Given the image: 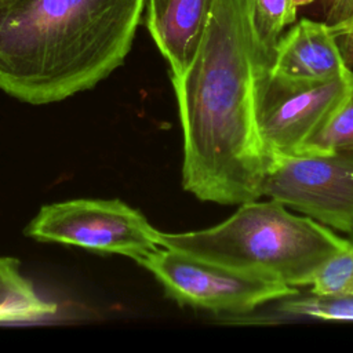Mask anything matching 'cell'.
<instances>
[{"mask_svg": "<svg viewBox=\"0 0 353 353\" xmlns=\"http://www.w3.org/2000/svg\"><path fill=\"white\" fill-rule=\"evenodd\" d=\"M273 54L255 33L251 0H215L189 68L171 77L183 135L182 188L201 201L261 199L272 157L258 130L259 80Z\"/></svg>", "mask_w": 353, "mask_h": 353, "instance_id": "cell-1", "label": "cell"}, {"mask_svg": "<svg viewBox=\"0 0 353 353\" xmlns=\"http://www.w3.org/2000/svg\"><path fill=\"white\" fill-rule=\"evenodd\" d=\"M146 0H0V90L63 101L121 66Z\"/></svg>", "mask_w": 353, "mask_h": 353, "instance_id": "cell-2", "label": "cell"}, {"mask_svg": "<svg viewBox=\"0 0 353 353\" xmlns=\"http://www.w3.org/2000/svg\"><path fill=\"white\" fill-rule=\"evenodd\" d=\"M160 240L163 247L295 288L309 287L317 268L352 243L272 199L241 203L207 229L161 232Z\"/></svg>", "mask_w": 353, "mask_h": 353, "instance_id": "cell-3", "label": "cell"}, {"mask_svg": "<svg viewBox=\"0 0 353 353\" xmlns=\"http://www.w3.org/2000/svg\"><path fill=\"white\" fill-rule=\"evenodd\" d=\"M138 263L154 276L165 295L179 306L218 314H247L259 306L299 292V288L284 283L239 272L163 245Z\"/></svg>", "mask_w": 353, "mask_h": 353, "instance_id": "cell-4", "label": "cell"}, {"mask_svg": "<svg viewBox=\"0 0 353 353\" xmlns=\"http://www.w3.org/2000/svg\"><path fill=\"white\" fill-rule=\"evenodd\" d=\"M23 232L37 241L117 254L135 262L161 247V232L139 210L119 199H76L43 205Z\"/></svg>", "mask_w": 353, "mask_h": 353, "instance_id": "cell-5", "label": "cell"}, {"mask_svg": "<svg viewBox=\"0 0 353 353\" xmlns=\"http://www.w3.org/2000/svg\"><path fill=\"white\" fill-rule=\"evenodd\" d=\"M261 196L353 236V154H276L262 181Z\"/></svg>", "mask_w": 353, "mask_h": 353, "instance_id": "cell-6", "label": "cell"}, {"mask_svg": "<svg viewBox=\"0 0 353 353\" xmlns=\"http://www.w3.org/2000/svg\"><path fill=\"white\" fill-rule=\"evenodd\" d=\"M352 73V72H350ZM328 81H292L265 70L259 80L256 119L270 157L296 153L342 99L349 76Z\"/></svg>", "mask_w": 353, "mask_h": 353, "instance_id": "cell-7", "label": "cell"}, {"mask_svg": "<svg viewBox=\"0 0 353 353\" xmlns=\"http://www.w3.org/2000/svg\"><path fill=\"white\" fill-rule=\"evenodd\" d=\"M352 72L327 22L301 19L274 47L270 73L292 81H328Z\"/></svg>", "mask_w": 353, "mask_h": 353, "instance_id": "cell-8", "label": "cell"}, {"mask_svg": "<svg viewBox=\"0 0 353 353\" xmlns=\"http://www.w3.org/2000/svg\"><path fill=\"white\" fill-rule=\"evenodd\" d=\"M145 25L170 66L181 76L203 40L215 0H146Z\"/></svg>", "mask_w": 353, "mask_h": 353, "instance_id": "cell-9", "label": "cell"}, {"mask_svg": "<svg viewBox=\"0 0 353 353\" xmlns=\"http://www.w3.org/2000/svg\"><path fill=\"white\" fill-rule=\"evenodd\" d=\"M57 310V303L46 301L22 274L19 259L0 255V324L34 321Z\"/></svg>", "mask_w": 353, "mask_h": 353, "instance_id": "cell-10", "label": "cell"}, {"mask_svg": "<svg viewBox=\"0 0 353 353\" xmlns=\"http://www.w3.org/2000/svg\"><path fill=\"white\" fill-rule=\"evenodd\" d=\"M301 152H343L353 154V70L342 99L296 153Z\"/></svg>", "mask_w": 353, "mask_h": 353, "instance_id": "cell-11", "label": "cell"}, {"mask_svg": "<svg viewBox=\"0 0 353 353\" xmlns=\"http://www.w3.org/2000/svg\"><path fill=\"white\" fill-rule=\"evenodd\" d=\"M277 310L298 317H309L323 321H353V292L343 295H314L305 296L295 294L281 299Z\"/></svg>", "mask_w": 353, "mask_h": 353, "instance_id": "cell-12", "label": "cell"}, {"mask_svg": "<svg viewBox=\"0 0 353 353\" xmlns=\"http://www.w3.org/2000/svg\"><path fill=\"white\" fill-rule=\"evenodd\" d=\"M251 17L261 46L273 54L283 30L296 18L294 0H251Z\"/></svg>", "mask_w": 353, "mask_h": 353, "instance_id": "cell-13", "label": "cell"}, {"mask_svg": "<svg viewBox=\"0 0 353 353\" xmlns=\"http://www.w3.org/2000/svg\"><path fill=\"white\" fill-rule=\"evenodd\" d=\"M314 295H343L353 292V243L324 261L309 284Z\"/></svg>", "mask_w": 353, "mask_h": 353, "instance_id": "cell-14", "label": "cell"}, {"mask_svg": "<svg viewBox=\"0 0 353 353\" xmlns=\"http://www.w3.org/2000/svg\"><path fill=\"white\" fill-rule=\"evenodd\" d=\"M353 17V0H327L325 18L328 25L346 21Z\"/></svg>", "mask_w": 353, "mask_h": 353, "instance_id": "cell-15", "label": "cell"}, {"mask_svg": "<svg viewBox=\"0 0 353 353\" xmlns=\"http://www.w3.org/2000/svg\"><path fill=\"white\" fill-rule=\"evenodd\" d=\"M312 1H314V0H294V4H295L296 8H298V7L305 6V4H309V3H312Z\"/></svg>", "mask_w": 353, "mask_h": 353, "instance_id": "cell-16", "label": "cell"}, {"mask_svg": "<svg viewBox=\"0 0 353 353\" xmlns=\"http://www.w3.org/2000/svg\"><path fill=\"white\" fill-rule=\"evenodd\" d=\"M350 241H352V243H353V236H352V239H350Z\"/></svg>", "mask_w": 353, "mask_h": 353, "instance_id": "cell-17", "label": "cell"}]
</instances>
